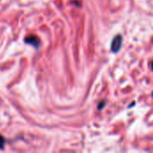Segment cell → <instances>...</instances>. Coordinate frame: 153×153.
Segmentation results:
<instances>
[{
    "label": "cell",
    "mask_w": 153,
    "mask_h": 153,
    "mask_svg": "<svg viewBox=\"0 0 153 153\" xmlns=\"http://www.w3.org/2000/svg\"><path fill=\"white\" fill-rule=\"evenodd\" d=\"M123 43V38L121 35H117L115 36V38L113 39L112 42H111V52L112 53H117L122 46Z\"/></svg>",
    "instance_id": "obj_1"
},
{
    "label": "cell",
    "mask_w": 153,
    "mask_h": 153,
    "mask_svg": "<svg viewBox=\"0 0 153 153\" xmlns=\"http://www.w3.org/2000/svg\"><path fill=\"white\" fill-rule=\"evenodd\" d=\"M152 70H153V62H152Z\"/></svg>",
    "instance_id": "obj_5"
},
{
    "label": "cell",
    "mask_w": 153,
    "mask_h": 153,
    "mask_svg": "<svg viewBox=\"0 0 153 153\" xmlns=\"http://www.w3.org/2000/svg\"><path fill=\"white\" fill-rule=\"evenodd\" d=\"M25 42L28 43V44H30V45H32L33 47H36V48H38L39 46V44H40L39 39L37 37H35V36H29V37H27L25 39Z\"/></svg>",
    "instance_id": "obj_2"
},
{
    "label": "cell",
    "mask_w": 153,
    "mask_h": 153,
    "mask_svg": "<svg viewBox=\"0 0 153 153\" xmlns=\"http://www.w3.org/2000/svg\"><path fill=\"white\" fill-rule=\"evenodd\" d=\"M4 144H5V140H4V138L0 134V149H1V150L4 149Z\"/></svg>",
    "instance_id": "obj_3"
},
{
    "label": "cell",
    "mask_w": 153,
    "mask_h": 153,
    "mask_svg": "<svg viewBox=\"0 0 153 153\" xmlns=\"http://www.w3.org/2000/svg\"><path fill=\"white\" fill-rule=\"evenodd\" d=\"M104 106H105V101H101V102H100V106L98 107L99 110H101V109H102V108H104Z\"/></svg>",
    "instance_id": "obj_4"
}]
</instances>
